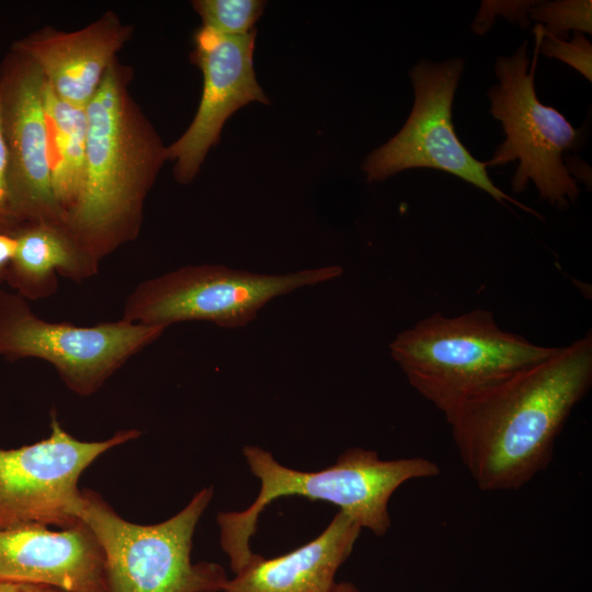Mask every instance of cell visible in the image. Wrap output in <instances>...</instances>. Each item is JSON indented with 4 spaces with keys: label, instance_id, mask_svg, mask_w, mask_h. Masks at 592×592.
I'll use <instances>...</instances> for the list:
<instances>
[{
    "label": "cell",
    "instance_id": "6da1fadb",
    "mask_svg": "<svg viewBox=\"0 0 592 592\" xmlns=\"http://www.w3.org/2000/svg\"><path fill=\"white\" fill-rule=\"evenodd\" d=\"M591 386L589 332L462 405L447 422L477 487L519 490L545 470L558 435Z\"/></svg>",
    "mask_w": 592,
    "mask_h": 592
},
{
    "label": "cell",
    "instance_id": "7a4b0ae2",
    "mask_svg": "<svg viewBox=\"0 0 592 592\" xmlns=\"http://www.w3.org/2000/svg\"><path fill=\"white\" fill-rule=\"evenodd\" d=\"M133 69L115 59L87 105L80 193L65 215L78 242L100 262L135 240L167 147L129 92Z\"/></svg>",
    "mask_w": 592,
    "mask_h": 592
},
{
    "label": "cell",
    "instance_id": "3957f363",
    "mask_svg": "<svg viewBox=\"0 0 592 592\" xmlns=\"http://www.w3.org/2000/svg\"><path fill=\"white\" fill-rule=\"evenodd\" d=\"M251 473L260 480L255 501L244 511L221 512L217 516L220 544L235 574L259 556L250 548L260 514L274 500L300 496L339 508L362 528L384 536L390 525L388 502L392 493L411 479L440 475L436 463L424 457L380 459L374 451L351 447L337 462L319 471H299L283 466L259 446H244Z\"/></svg>",
    "mask_w": 592,
    "mask_h": 592
},
{
    "label": "cell",
    "instance_id": "277c9868",
    "mask_svg": "<svg viewBox=\"0 0 592 592\" xmlns=\"http://www.w3.org/2000/svg\"><path fill=\"white\" fill-rule=\"evenodd\" d=\"M502 329L492 311L474 309L419 320L389 344L409 384L446 421L467 400L556 352Z\"/></svg>",
    "mask_w": 592,
    "mask_h": 592
},
{
    "label": "cell",
    "instance_id": "5b68a950",
    "mask_svg": "<svg viewBox=\"0 0 592 592\" xmlns=\"http://www.w3.org/2000/svg\"><path fill=\"white\" fill-rule=\"evenodd\" d=\"M213 494L204 488L175 515L143 525L124 520L94 490H81L77 517L102 546L109 592H224V568L191 559L196 525Z\"/></svg>",
    "mask_w": 592,
    "mask_h": 592
},
{
    "label": "cell",
    "instance_id": "8992f818",
    "mask_svg": "<svg viewBox=\"0 0 592 592\" xmlns=\"http://www.w3.org/2000/svg\"><path fill=\"white\" fill-rule=\"evenodd\" d=\"M342 273L339 265L286 274H260L219 264L186 265L140 282L126 298L122 319L166 329L185 321L241 328L273 298L335 280Z\"/></svg>",
    "mask_w": 592,
    "mask_h": 592
},
{
    "label": "cell",
    "instance_id": "52a82bcc",
    "mask_svg": "<svg viewBox=\"0 0 592 592\" xmlns=\"http://www.w3.org/2000/svg\"><path fill=\"white\" fill-rule=\"evenodd\" d=\"M537 55L536 42L530 65L524 42L511 56H500L496 61L499 83L488 91L490 114L501 123L505 139L485 163L497 167L517 160L512 190L523 192L532 181L542 200L565 209L580 191L562 156L578 147L582 130L538 100L534 83Z\"/></svg>",
    "mask_w": 592,
    "mask_h": 592
},
{
    "label": "cell",
    "instance_id": "ba28073f",
    "mask_svg": "<svg viewBox=\"0 0 592 592\" xmlns=\"http://www.w3.org/2000/svg\"><path fill=\"white\" fill-rule=\"evenodd\" d=\"M166 328L124 319L80 327L38 317L16 293H0V356L49 363L75 394L89 397Z\"/></svg>",
    "mask_w": 592,
    "mask_h": 592
},
{
    "label": "cell",
    "instance_id": "9c48e42d",
    "mask_svg": "<svg viewBox=\"0 0 592 592\" xmlns=\"http://www.w3.org/2000/svg\"><path fill=\"white\" fill-rule=\"evenodd\" d=\"M464 68L462 58L420 60L413 66L409 71L414 90L411 113L391 139L365 158L362 168L366 180L383 181L413 168L435 169L460 178L504 205L510 202L540 217L500 190L488 175L486 163L474 158L458 139L452 105Z\"/></svg>",
    "mask_w": 592,
    "mask_h": 592
},
{
    "label": "cell",
    "instance_id": "30bf717a",
    "mask_svg": "<svg viewBox=\"0 0 592 592\" xmlns=\"http://www.w3.org/2000/svg\"><path fill=\"white\" fill-rule=\"evenodd\" d=\"M140 434L127 429L105 441H80L61 426L53 411L46 439L0 449V530L26 525L66 528L78 523L82 473L106 451Z\"/></svg>",
    "mask_w": 592,
    "mask_h": 592
},
{
    "label": "cell",
    "instance_id": "8fae6325",
    "mask_svg": "<svg viewBox=\"0 0 592 592\" xmlns=\"http://www.w3.org/2000/svg\"><path fill=\"white\" fill-rule=\"evenodd\" d=\"M44 87L35 62L10 48L0 62V124L11 207L20 226L65 223L52 183Z\"/></svg>",
    "mask_w": 592,
    "mask_h": 592
},
{
    "label": "cell",
    "instance_id": "7c38bea8",
    "mask_svg": "<svg viewBox=\"0 0 592 592\" xmlns=\"http://www.w3.org/2000/svg\"><path fill=\"white\" fill-rule=\"evenodd\" d=\"M255 35L253 30L226 36L203 26L194 33L191 60L203 73L202 96L187 129L167 147L179 183L193 181L208 150L218 144L225 122L237 110L253 101L270 103L253 69Z\"/></svg>",
    "mask_w": 592,
    "mask_h": 592
},
{
    "label": "cell",
    "instance_id": "4fadbf2b",
    "mask_svg": "<svg viewBox=\"0 0 592 592\" xmlns=\"http://www.w3.org/2000/svg\"><path fill=\"white\" fill-rule=\"evenodd\" d=\"M0 579L65 592H109L104 551L82 520L60 531L42 525L0 530Z\"/></svg>",
    "mask_w": 592,
    "mask_h": 592
},
{
    "label": "cell",
    "instance_id": "5bb4252c",
    "mask_svg": "<svg viewBox=\"0 0 592 592\" xmlns=\"http://www.w3.org/2000/svg\"><path fill=\"white\" fill-rule=\"evenodd\" d=\"M133 32L115 12L106 11L77 31L44 26L14 41L10 48L32 59L60 99L87 106Z\"/></svg>",
    "mask_w": 592,
    "mask_h": 592
},
{
    "label": "cell",
    "instance_id": "9a60e30c",
    "mask_svg": "<svg viewBox=\"0 0 592 592\" xmlns=\"http://www.w3.org/2000/svg\"><path fill=\"white\" fill-rule=\"evenodd\" d=\"M361 531L339 511L318 537L299 548L271 559L259 555L228 579L224 592H331Z\"/></svg>",
    "mask_w": 592,
    "mask_h": 592
},
{
    "label": "cell",
    "instance_id": "2e32d148",
    "mask_svg": "<svg viewBox=\"0 0 592 592\" xmlns=\"http://www.w3.org/2000/svg\"><path fill=\"white\" fill-rule=\"evenodd\" d=\"M16 248L5 283L26 300L53 296L57 274L80 283L99 272L100 261L71 235L65 223H34L14 232Z\"/></svg>",
    "mask_w": 592,
    "mask_h": 592
},
{
    "label": "cell",
    "instance_id": "e0dca14e",
    "mask_svg": "<svg viewBox=\"0 0 592 592\" xmlns=\"http://www.w3.org/2000/svg\"><path fill=\"white\" fill-rule=\"evenodd\" d=\"M52 183L64 214L73 206L83 181L88 137L87 106L60 99L45 81Z\"/></svg>",
    "mask_w": 592,
    "mask_h": 592
},
{
    "label": "cell",
    "instance_id": "ac0fdd59",
    "mask_svg": "<svg viewBox=\"0 0 592 592\" xmlns=\"http://www.w3.org/2000/svg\"><path fill=\"white\" fill-rule=\"evenodd\" d=\"M265 3V1L260 0L192 1L194 10L203 22V27L226 36H241L251 33Z\"/></svg>",
    "mask_w": 592,
    "mask_h": 592
},
{
    "label": "cell",
    "instance_id": "d6986e66",
    "mask_svg": "<svg viewBox=\"0 0 592 592\" xmlns=\"http://www.w3.org/2000/svg\"><path fill=\"white\" fill-rule=\"evenodd\" d=\"M530 18L544 25L543 32L566 41L569 31L592 33L591 0L535 1Z\"/></svg>",
    "mask_w": 592,
    "mask_h": 592
},
{
    "label": "cell",
    "instance_id": "ffe728a7",
    "mask_svg": "<svg viewBox=\"0 0 592 592\" xmlns=\"http://www.w3.org/2000/svg\"><path fill=\"white\" fill-rule=\"evenodd\" d=\"M534 34L538 53L566 62L591 82L592 45L582 33L574 32L572 39L563 41L545 34L542 25L537 24Z\"/></svg>",
    "mask_w": 592,
    "mask_h": 592
},
{
    "label": "cell",
    "instance_id": "44dd1931",
    "mask_svg": "<svg viewBox=\"0 0 592 592\" xmlns=\"http://www.w3.org/2000/svg\"><path fill=\"white\" fill-rule=\"evenodd\" d=\"M535 1H482L473 22L476 34H485L493 23L496 15H502L522 27L530 25V10Z\"/></svg>",
    "mask_w": 592,
    "mask_h": 592
},
{
    "label": "cell",
    "instance_id": "7402d4cb",
    "mask_svg": "<svg viewBox=\"0 0 592 592\" xmlns=\"http://www.w3.org/2000/svg\"><path fill=\"white\" fill-rule=\"evenodd\" d=\"M20 227L11 207L7 148L0 124V232L14 234Z\"/></svg>",
    "mask_w": 592,
    "mask_h": 592
},
{
    "label": "cell",
    "instance_id": "603a6c76",
    "mask_svg": "<svg viewBox=\"0 0 592 592\" xmlns=\"http://www.w3.org/2000/svg\"><path fill=\"white\" fill-rule=\"evenodd\" d=\"M16 248L14 234L0 232V293L3 291L2 284L5 282V275L10 262Z\"/></svg>",
    "mask_w": 592,
    "mask_h": 592
},
{
    "label": "cell",
    "instance_id": "cb8c5ba5",
    "mask_svg": "<svg viewBox=\"0 0 592 592\" xmlns=\"http://www.w3.org/2000/svg\"><path fill=\"white\" fill-rule=\"evenodd\" d=\"M0 592H65L61 589L34 582L0 579Z\"/></svg>",
    "mask_w": 592,
    "mask_h": 592
},
{
    "label": "cell",
    "instance_id": "d4e9b609",
    "mask_svg": "<svg viewBox=\"0 0 592 592\" xmlns=\"http://www.w3.org/2000/svg\"><path fill=\"white\" fill-rule=\"evenodd\" d=\"M569 162L565 166L569 174L577 181L583 182L589 189L591 187V172L587 163L578 158L568 157Z\"/></svg>",
    "mask_w": 592,
    "mask_h": 592
},
{
    "label": "cell",
    "instance_id": "484cf974",
    "mask_svg": "<svg viewBox=\"0 0 592 592\" xmlns=\"http://www.w3.org/2000/svg\"><path fill=\"white\" fill-rule=\"evenodd\" d=\"M331 592H360L351 582H335Z\"/></svg>",
    "mask_w": 592,
    "mask_h": 592
}]
</instances>
